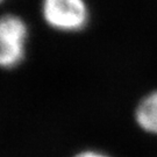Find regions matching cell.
Listing matches in <instances>:
<instances>
[{"label": "cell", "mask_w": 157, "mask_h": 157, "mask_svg": "<svg viewBox=\"0 0 157 157\" xmlns=\"http://www.w3.org/2000/svg\"><path fill=\"white\" fill-rule=\"evenodd\" d=\"M40 12L49 28L62 34L80 33L91 20L86 0H41Z\"/></svg>", "instance_id": "2"}, {"label": "cell", "mask_w": 157, "mask_h": 157, "mask_svg": "<svg viewBox=\"0 0 157 157\" xmlns=\"http://www.w3.org/2000/svg\"><path fill=\"white\" fill-rule=\"evenodd\" d=\"M5 1H6V0H0V6L4 5V4H5Z\"/></svg>", "instance_id": "5"}, {"label": "cell", "mask_w": 157, "mask_h": 157, "mask_svg": "<svg viewBox=\"0 0 157 157\" xmlns=\"http://www.w3.org/2000/svg\"><path fill=\"white\" fill-rule=\"evenodd\" d=\"M72 157H113L112 155L98 150V149H83L80 151L76 152Z\"/></svg>", "instance_id": "4"}, {"label": "cell", "mask_w": 157, "mask_h": 157, "mask_svg": "<svg viewBox=\"0 0 157 157\" xmlns=\"http://www.w3.org/2000/svg\"><path fill=\"white\" fill-rule=\"evenodd\" d=\"M30 30L25 17L17 13L0 14V71H13L28 55Z\"/></svg>", "instance_id": "1"}, {"label": "cell", "mask_w": 157, "mask_h": 157, "mask_svg": "<svg viewBox=\"0 0 157 157\" xmlns=\"http://www.w3.org/2000/svg\"><path fill=\"white\" fill-rule=\"evenodd\" d=\"M134 121L143 133L157 136V89L149 91L137 101Z\"/></svg>", "instance_id": "3"}]
</instances>
